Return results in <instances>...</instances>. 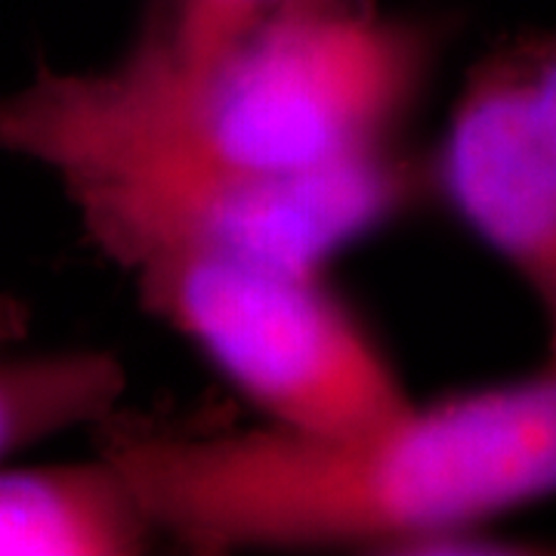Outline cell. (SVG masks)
<instances>
[{
    "label": "cell",
    "instance_id": "10",
    "mask_svg": "<svg viewBox=\"0 0 556 556\" xmlns=\"http://www.w3.org/2000/svg\"><path fill=\"white\" fill-rule=\"evenodd\" d=\"M281 3H313V0H281ZM281 3H278V7H281Z\"/></svg>",
    "mask_w": 556,
    "mask_h": 556
},
{
    "label": "cell",
    "instance_id": "6",
    "mask_svg": "<svg viewBox=\"0 0 556 556\" xmlns=\"http://www.w3.org/2000/svg\"><path fill=\"white\" fill-rule=\"evenodd\" d=\"M159 538L130 482L100 452L78 464H0V556H130Z\"/></svg>",
    "mask_w": 556,
    "mask_h": 556
},
{
    "label": "cell",
    "instance_id": "5",
    "mask_svg": "<svg viewBox=\"0 0 556 556\" xmlns=\"http://www.w3.org/2000/svg\"><path fill=\"white\" fill-rule=\"evenodd\" d=\"M457 223L535 300L556 358V28L482 53L457 90L433 161Z\"/></svg>",
    "mask_w": 556,
    "mask_h": 556
},
{
    "label": "cell",
    "instance_id": "3",
    "mask_svg": "<svg viewBox=\"0 0 556 556\" xmlns=\"http://www.w3.org/2000/svg\"><path fill=\"white\" fill-rule=\"evenodd\" d=\"M433 40L350 0L281 3L199 68L149 31L127 56L72 72L102 112L182 152L260 174H318L396 152L430 78Z\"/></svg>",
    "mask_w": 556,
    "mask_h": 556
},
{
    "label": "cell",
    "instance_id": "9",
    "mask_svg": "<svg viewBox=\"0 0 556 556\" xmlns=\"http://www.w3.org/2000/svg\"><path fill=\"white\" fill-rule=\"evenodd\" d=\"M28 328H31L28 306L20 298L0 291V358L10 356L28 338Z\"/></svg>",
    "mask_w": 556,
    "mask_h": 556
},
{
    "label": "cell",
    "instance_id": "1",
    "mask_svg": "<svg viewBox=\"0 0 556 556\" xmlns=\"http://www.w3.org/2000/svg\"><path fill=\"white\" fill-rule=\"evenodd\" d=\"M93 430L159 535L199 554L467 551L501 517L556 495V358L433 402L412 399L350 437L269 424L170 430L121 412Z\"/></svg>",
    "mask_w": 556,
    "mask_h": 556
},
{
    "label": "cell",
    "instance_id": "4",
    "mask_svg": "<svg viewBox=\"0 0 556 556\" xmlns=\"http://www.w3.org/2000/svg\"><path fill=\"white\" fill-rule=\"evenodd\" d=\"M118 273L269 427L350 437L415 399L321 273L192 248L146 251Z\"/></svg>",
    "mask_w": 556,
    "mask_h": 556
},
{
    "label": "cell",
    "instance_id": "2",
    "mask_svg": "<svg viewBox=\"0 0 556 556\" xmlns=\"http://www.w3.org/2000/svg\"><path fill=\"white\" fill-rule=\"evenodd\" d=\"M0 155L60 182L87 244L115 269L192 248L321 273L396 219L415 170L396 152L318 174H260L182 152L84 100L62 68L0 93Z\"/></svg>",
    "mask_w": 556,
    "mask_h": 556
},
{
    "label": "cell",
    "instance_id": "8",
    "mask_svg": "<svg viewBox=\"0 0 556 556\" xmlns=\"http://www.w3.org/2000/svg\"><path fill=\"white\" fill-rule=\"evenodd\" d=\"M281 0H167L146 31L179 68H199L251 35Z\"/></svg>",
    "mask_w": 556,
    "mask_h": 556
},
{
    "label": "cell",
    "instance_id": "7",
    "mask_svg": "<svg viewBox=\"0 0 556 556\" xmlns=\"http://www.w3.org/2000/svg\"><path fill=\"white\" fill-rule=\"evenodd\" d=\"M127 371L105 350L0 358V464L40 439L118 412Z\"/></svg>",
    "mask_w": 556,
    "mask_h": 556
}]
</instances>
